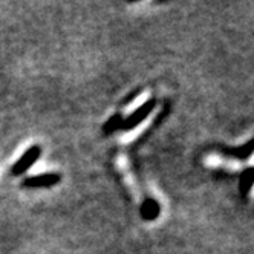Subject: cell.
Returning a JSON list of instances; mask_svg holds the SVG:
<instances>
[{
    "mask_svg": "<svg viewBox=\"0 0 254 254\" xmlns=\"http://www.w3.org/2000/svg\"><path fill=\"white\" fill-rule=\"evenodd\" d=\"M153 107H155V101L153 100H149L147 103H144L141 107H138L136 111L127 118L126 121H124V124H123V127L126 130H130V129H133V127H136L139 123H142L144 120L147 118V115L153 111Z\"/></svg>",
    "mask_w": 254,
    "mask_h": 254,
    "instance_id": "6da1fadb",
    "label": "cell"
},
{
    "mask_svg": "<svg viewBox=\"0 0 254 254\" xmlns=\"http://www.w3.org/2000/svg\"><path fill=\"white\" fill-rule=\"evenodd\" d=\"M40 153H42V150H40L39 146H34V147H31L29 150H26L25 155L15 162V166L12 167V173H14V175H20V173H23L25 170H28V169L34 164V162L39 159Z\"/></svg>",
    "mask_w": 254,
    "mask_h": 254,
    "instance_id": "7a4b0ae2",
    "label": "cell"
},
{
    "mask_svg": "<svg viewBox=\"0 0 254 254\" xmlns=\"http://www.w3.org/2000/svg\"><path fill=\"white\" fill-rule=\"evenodd\" d=\"M60 181V175L48 173V175H39L25 181V186L28 187H52Z\"/></svg>",
    "mask_w": 254,
    "mask_h": 254,
    "instance_id": "3957f363",
    "label": "cell"
},
{
    "mask_svg": "<svg viewBox=\"0 0 254 254\" xmlns=\"http://www.w3.org/2000/svg\"><path fill=\"white\" fill-rule=\"evenodd\" d=\"M253 144H251V141H248L247 142V146H244V147H239V149H236V150H228V153H231V155H236V156H239V158H248L250 155H251V152H253Z\"/></svg>",
    "mask_w": 254,
    "mask_h": 254,
    "instance_id": "277c9868",
    "label": "cell"
}]
</instances>
